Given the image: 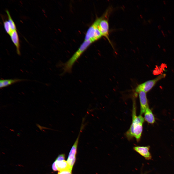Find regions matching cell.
I'll list each match as a JSON object with an SVG mask.
<instances>
[{
  "label": "cell",
  "mask_w": 174,
  "mask_h": 174,
  "mask_svg": "<svg viewBox=\"0 0 174 174\" xmlns=\"http://www.w3.org/2000/svg\"><path fill=\"white\" fill-rule=\"evenodd\" d=\"M59 171L69 170L72 171V169L68 164L67 161L64 160L60 161H54Z\"/></svg>",
  "instance_id": "cell-10"
},
{
  "label": "cell",
  "mask_w": 174,
  "mask_h": 174,
  "mask_svg": "<svg viewBox=\"0 0 174 174\" xmlns=\"http://www.w3.org/2000/svg\"><path fill=\"white\" fill-rule=\"evenodd\" d=\"M93 42L91 40H84L71 57L64 64L63 68L64 72H70L71 71L75 63Z\"/></svg>",
  "instance_id": "cell-2"
},
{
  "label": "cell",
  "mask_w": 174,
  "mask_h": 174,
  "mask_svg": "<svg viewBox=\"0 0 174 174\" xmlns=\"http://www.w3.org/2000/svg\"><path fill=\"white\" fill-rule=\"evenodd\" d=\"M144 118L148 123L150 124L154 123L155 121L154 116L149 107L146 109L144 113Z\"/></svg>",
  "instance_id": "cell-12"
},
{
  "label": "cell",
  "mask_w": 174,
  "mask_h": 174,
  "mask_svg": "<svg viewBox=\"0 0 174 174\" xmlns=\"http://www.w3.org/2000/svg\"><path fill=\"white\" fill-rule=\"evenodd\" d=\"M103 17V16L97 19L89 27L86 34L84 40H90L93 37L98 29L100 22Z\"/></svg>",
  "instance_id": "cell-5"
},
{
  "label": "cell",
  "mask_w": 174,
  "mask_h": 174,
  "mask_svg": "<svg viewBox=\"0 0 174 174\" xmlns=\"http://www.w3.org/2000/svg\"><path fill=\"white\" fill-rule=\"evenodd\" d=\"M6 12L8 17V21L10 25L12 31H13L16 30L15 24L12 20L9 11L7 10H6Z\"/></svg>",
  "instance_id": "cell-13"
},
{
  "label": "cell",
  "mask_w": 174,
  "mask_h": 174,
  "mask_svg": "<svg viewBox=\"0 0 174 174\" xmlns=\"http://www.w3.org/2000/svg\"><path fill=\"white\" fill-rule=\"evenodd\" d=\"M3 25L6 32L10 35L12 31L8 20H5L3 22Z\"/></svg>",
  "instance_id": "cell-14"
},
{
  "label": "cell",
  "mask_w": 174,
  "mask_h": 174,
  "mask_svg": "<svg viewBox=\"0 0 174 174\" xmlns=\"http://www.w3.org/2000/svg\"><path fill=\"white\" fill-rule=\"evenodd\" d=\"M25 80L18 79H1L0 80V87L1 88H3L16 83Z\"/></svg>",
  "instance_id": "cell-11"
},
{
  "label": "cell",
  "mask_w": 174,
  "mask_h": 174,
  "mask_svg": "<svg viewBox=\"0 0 174 174\" xmlns=\"http://www.w3.org/2000/svg\"><path fill=\"white\" fill-rule=\"evenodd\" d=\"M165 74H161L156 78L148 80L138 85L135 89L136 93L143 91L146 93L149 91L155 86L156 83L166 76Z\"/></svg>",
  "instance_id": "cell-3"
},
{
  "label": "cell",
  "mask_w": 174,
  "mask_h": 174,
  "mask_svg": "<svg viewBox=\"0 0 174 174\" xmlns=\"http://www.w3.org/2000/svg\"><path fill=\"white\" fill-rule=\"evenodd\" d=\"M103 18L100 22L98 28L102 36H104L110 42L108 37L109 26L108 20Z\"/></svg>",
  "instance_id": "cell-6"
},
{
  "label": "cell",
  "mask_w": 174,
  "mask_h": 174,
  "mask_svg": "<svg viewBox=\"0 0 174 174\" xmlns=\"http://www.w3.org/2000/svg\"><path fill=\"white\" fill-rule=\"evenodd\" d=\"M140 106V115L144 113L146 109L149 107L146 93L141 91L138 93Z\"/></svg>",
  "instance_id": "cell-7"
},
{
  "label": "cell",
  "mask_w": 174,
  "mask_h": 174,
  "mask_svg": "<svg viewBox=\"0 0 174 174\" xmlns=\"http://www.w3.org/2000/svg\"><path fill=\"white\" fill-rule=\"evenodd\" d=\"M83 120L80 132L77 138L72 146L67 161L68 164L72 169L73 166L76 161V155L77 152V146L79 140L81 132L84 128L85 125L84 123V120Z\"/></svg>",
  "instance_id": "cell-4"
},
{
  "label": "cell",
  "mask_w": 174,
  "mask_h": 174,
  "mask_svg": "<svg viewBox=\"0 0 174 174\" xmlns=\"http://www.w3.org/2000/svg\"><path fill=\"white\" fill-rule=\"evenodd\" d=\"M135 102H133L132 111V121L131 125L126 132L125 135L128 139L130 140L135 138L137 142L141 139L143 129L144 118L140 115L137 116L136 114Z\"/></svg>",
  "instance_id": "cell-1"
},
{
  "label": "cell",
  "mask_w": 174,
  "mask_h": 174,
  "mask_svg": "<svg viewBox=\"0 0 174 174\" xmlns=\"http://www.w3.org/2000/svg\"><path fill=\"white\" fill-rule=\"evenodd\" d=\"M65 155L64 154L59 155L56 158L55 161H60L65 160Z\"/></svg>",
  "instance_id": "cell-15"
},
{
  "label": "cell",
  "mask_w": 174,
  "mask_h": 174,
  "mask_svg": "<svg viewBox=\"0 0 174 174\" xmlns=\"http://www.w3.org/2000/svg\"><path fill=\"white\" fill-rule=\"evenodd\" d=\"M149 146H136L133 147V149L135 151L148 160L151 159L152 158L149 151Z\"/></svg>",
  "instance_id": "cell-8"
},
{
  "label": "cell",
  "mask_w": 174,
  "mask_h": 174,
  "mask_svg": "<svg viewBox=\"0 0 174 174\" xmlns=\"http://www.w3.org/2000/svg\"><path fill=\"white\" fill-rule=\"evenodd\" d=\"M10 35L12 42L16 46L17 54L19 55H20L19 39L16 30L13 31Z\"/></svg>",
  "instance_id": "cell-9"
},
{
  "label": "cell",
  "mask_w": 174,
  "mask_h": 174,
  "mask_svg": "<svg viewBox=\"0 0 174 174\" xmlns=\"http://www.w3.org/2000/svg\"><path fill=\"white\" fill-rule=\"evenodd\" d=\"M52 168L53 170L54 171H58L55 162L53 163L52 165Z\"/></svg>",
  "instance_id": "cell-17"
},
{
  "label": "cell",
  "mask_w": 174,
  "mask_h": 174,
  "mask_svg": "<svg viewBox=\"0 0 174 174\" xmlns=\"http://www.w3.org/2000/svg\"><path fill=\"white\" fill-rule=\"evenodd\" d=\"M58 174H72V171L69 170H64L59 171Z\"/></svg>",
  "instance_id": "cell-16"
}]
</instances>
